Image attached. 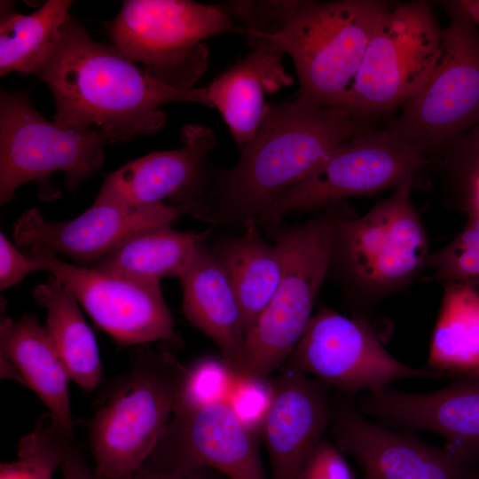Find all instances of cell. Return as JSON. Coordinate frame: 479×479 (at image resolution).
Masks as SVG:
<instances>
[{
  "label": "cell",
  "mask_w": 479,
  "mask_h": 479,
  "mask_svg": "<svg viewBox=\"0 0 479 479\" xmlns=\"http://www.w3.org/2000/svg\"><path fill=\"white\" fill-rule=\"evenodd\" d=\"M371 128L342 109L299 97L268 104L238 163L218 170L187 214L212 227L246 228L328 153Z\"/></svg>",
  "instance_id": "1"
},
{
  "label": "cell",
  "mask_w": 479,
  "mask_h": 479,
  "mask_svg": "<svg viewBox=\"0 0 479 479\" xmlns=\"http://www.w3.org/2000/svg\"><path fill=\"white\" fill-rule=\"evenodd\" d=\"M35 75L53 95L56 124L97 130L108 143L158 131L165 123L164 104L212 107L207 88L182 90L158 81L112 45L94 41L70 16Z\"/></svg>",
  "instance_id": "2"
},
{
  "label": "cell",
  "mask_w": 479,
  "mask_h": 479,
  "mask_svg": "<svg viewBox=\"0 0 479 479\" xmlns=\"http://www.w3.org/2000/svg\"><path fill=\"white\" fill-rule=\"evenodd\" d=\"M232 5L253 48L291 57L300 84L297 97L344 110L366 46L389 4L286 0Z\"/></svg>",
  "instance_id": "3"
},
{
  "label": "cell",
  "mask_w": 479,
  "mask_h": 479,
  "mask_svg": "<svg viewBox=\"0 0 479 479\" xmlns=\"http://www.w3.org/2000/svg\"><path fill=\"white\" fill-rule=\"evenodd\" d=\"M412 186L400 185L362 216L339 204L327 275L338 282L355 318L367 320L377 303L426 271L428 237Z\"/></svg>",
  "instance_id": "4"
},
{
  "label": "cell",
  "mask_w": 479,
  "mask_h": 479,
  "mask_svg": "<svg viewBox=\"0 0 479 479\" xmlns=\"http://www.w3.org/2000/svg\"><path fill=\"white\" fill-rule=\"evenodd\" d=\"M339 204L321 208L303 224L291 225L281 220L260 226L279 250L282 275L271 300L246 335L247 379L267 381L285 365L302 338L328 273Z\"/></svg>",
  "instance_id": "5"
},
{
  "label": "cell",
  "mask_w": 479,
  "mask_h": 479,
  "mask_svg": "<svg viewBox=\"0 0 479 479\" xmlns=\"http://www.w3.org/2000/svg\"><path fill=\"white\" fill-rule=\"evenodd\" d=\"M188 367L167 350L139 345L90 426L97 479H120L142 467L166 428Z\"/></svg>",
  "instance_id": "6"
},
{
  "label": "cell",
  "mask_w": 479,
  "mask_h": 479,
  "mask_svg": "<svg viewBox=\"0 0 479 479\" xmlns=\"http://www.w3.org/2000/svg\"><path fill=\"white\" fill-rule=\"evenodd\" d=\"M232 5V4H231ZM231 8L184 0H128L109 23L112 46L143 63L158 81L192 89L206 69L202 41L225 33H244Z\"/></svg>",
  "instance_id": "7"
},
{
  "label": "cell",
  "mask_w": 479,
  "mask_h": 479,
  "mask_svg": "<svg viewBox=\"0 0 479 479\" xmlns=\"http://www.w3.org/2000/svg\"><path fill=\"white\" fill-rule=\"evenodd\" d=\"M443 29L427 1L389 4L366 46L344 110L365 122L412 98L439 60Z\"/></svg>",
  "instance_id": "8"
},
{
  "label": "cell",
  "mask_w": 479,
  "mask_h": 479,
  "mask_svg": "<svg viewBox=\"0 0 479 479\" xmlns=\"http://www.w3.org/2000/svg\"><path fill=\"white\" fill-rule=\"evenodd\" d=\"M439 4L448 15L439 60L387 129L429 160L479 122V29L458 0Z\"/></svg>",
  "instance_id": "9"
},
{
  "label": "cell",
  "mask_w": 479,
  "mask_h": 479,
  "mask_svg": "<svg viewBox=\"0 0 479 479\" xmlns=\"http://www.w3.org/2000/svg\"><path fill=\"white\" fill-rule=\"evenodd\" d=\"M418 145L394 132L370 129L338 146L280 195L259 217V226L295 212L311 211L345 199L394 190L412 182L429 162Z\"/></svg>",
  "instance_id": "10"
},
{
  "label": "cell",
  "mask_w": 479,
  "mask_h": 479,
  "mask_svg": "<svg viewBox=\"0 0 479 479\" xmlns=\"http://www.w3.org/2000/svg\"><path fill=\"white\" fill-rule=\"evenodd\" d=\"M97 130H75L51 122L23 92L1 90L0 204L21 185L47 184L57 171L67 188H75L104 163V145Z\"/></svg>",
  "instance_id": "11"
},
{
  "label": "cell",
  "mask_w": 479,
  "mask_h": 479,
  "mask_svg": "<svg viewBox=\"0 0 479 479\" xmlns=\"http://www.w3.org/2000/svg\"><path fill=\"white\" fill-rule=\"evenodd\" d=\"M285 365L351 396L380 390L399 379L461 377L401 363L385 349L367 320L349 318L326 307L311 317Z\"/></svg>",
  "instance_id": "12"
},
{
  "label": "cell",
  "mask_w": 479,
  "mask_h": 479,
  "mask_svg": "<svg viewBox=\"0 0 479 479\" xmlns=\"http://www.w3.org/2000/svg\"><path fill=\"white\" fill-rule=\"evenodd\" d=\"M143 467L166 473L209 468L229 479H268L255 432L224 399L175 405Z\"/></svg>",
  "instance_id": "13"
},
{
  "label": "cell",
  "mask_w": 479,
  "mask_h": 479,
  "mask_svg": "<svg viewBox=\"0 0 479 479\" xmlns=\"http://www.w3.org/2000/svg\"><path fill=\"white\" fill-rule=\"evenodd\" d=\"M329 432L336 447L350 455L365 479H479V466L447 445L421 440L413 429L383 426L363 414L355 397L332 401Z\"/></svg>",
  "instance_id": "14"
},
{
  "label": "cell",
  "mask_w": 479,
  "mask_h": 479,
  "mask_svg": "<svg viewBox=\"0 0 479 479\" xmlns=\"http://www.w3.org/2000/svg\"><path fill=\"white\" fill-rule=\"evenodd\" d=\"M35 271H46L72 293L92 320L122 344L175 342L174 318L160 282L128 279L43 253H28Z\"/></svg>",
  "instance_id": "15"
},
{
  "label": "cell",
  "mask_w": 479,
  "mask_h": 479,
  "mask_svg": "<svg viewBox=\"0 0 479 479\" xmlns=\"http://www.w3.org/2000/svg\"><path fill=\"white\" fill-rule=\"evenodd\" d=\"M183 215H187L185 205L160 203L134 208L94 200L74 219L52 222L32 208L14 223L12 237L27 253L61 255L86 266L108 255L133 233L171 224Z\"/></svg>",
  "instance_id": "16"
},
{
  "label": "cell",
  "mask_w": 479,
  "mask_h": 479,
  "mask_svg": "<svg viewBox=\"0 0 479 479\" xmlns=\"http://www.w3.org/2000/svg\"><path fill=\"white\" fill-rule=\"evenodd\" d=\"M355 402L363 414L383 426L436 433L459 456L479 463V376H461L425 394L387 386L361 393Z\"/></svg>",
  "instance_id": "17"
},
{
  "label": "cell",
  "mask_w": 479,
  "mask_h": 479,
  "mask_svg": "<svg viewBox=\"0 0 479 479\" xmlns=\"http://www.w3.org/2000/svg\"><path fill=\"white\" fill-rule=\"evenodd\" d=\"M271 381V400L261 430L271 479H297L325 439L331 422L330 388L293 367Z\"/></svg>",
  "instance_id": "18"
},
{
  "label": "cell",
  "mask_w": 479,
  "mask_h": 479,
  "mask_svg": "<svg viewBox=\"0 0 479 479\" xmlns=\"http://www.w3.org/2000/svg\"><path fill=\"white\" fill-rule=\"evenodd\" d=\"M181 142L178 149L153 152L109 173L95 200L135 208L163 203L165 199L182 205L201 196L215 134L208 127L188 124L182 128Z\"/></svg>",
  "instance_id": "19"
},
{
  "label": "cell",
  "mask_w": 479,
  "mask_h": 479,
  "mask_svg": "<svg viewBox=\"0 0 479 479\" xmlns=\"http://www.w3.org/2000/svg\"><path fill=\"white\" fill-rule=\"evenodd\" d=\"M207 240L193 249L179 279L187 320L219 348L221 359L235 379H247L246 334L241 311Z\"/></svg>",
  "instance_id": "20"
},
{
  "label": "cell",
  "mask_w": 479,
  "mask_h": 479,
  "mask_svg": "<svg viewBox=\"0 0 479 479\" xmlns=\"http://www.w3.org/2000/svg\"><path fill=\"white\" fill-rule=\"evenodd\" d=\"M0 350L1 356L19 370L26 386L36 393L63 430L74 436L68 394L71 378L45 326L33 315H25L19 320L2 317Z\"/></svg>",
  "instance_id": "21"
},
{
  "label": "cell",
  "mask_w": 479,
  "mask_h": 479,
  "mask_svg": "<svg viewBox=\"0 0 479 479\" xmlns=\"http://www.w3.org/2000/svg\"><path fill=\"white\" fill-rule=\"evenodd\" d=\"M208 247L235 294L247 335L279 284L282 275L279 250L262 236L256 223L247 226L241 234L217 237Z\"/></svg>",
  "instance_id": "22"
},
{
  "label": "cell",
  "mask_w": 479,
  "mask_h": 479,
  "mask_svg": "<svg viewBox=\"0 0 479 479\" xmlns=\"http://www.w3.org/2000/svg\"><path fill=\"white\" fill-rule=\"evenodd\" d=\"M280 59L281 55L254 48L207 87L212 107L218 109L240 148L253 138L263 118L264 93L292 82Z\"/></svg>",
  "instance_id": "23"
},
{
  "label": "cell",
  "mask_w": 479,
  "mask_h": 479,
  "mask_svg": "<svg viewBox=\"0 0 479 479\" xmlns=\"http://www.w3.org/2000/svg\"><path fill=\"white\" fill-rule=\"evenodd\" d=\"M33 296L46 310L45 328L71 380L92 391L101 381L102 366L96 338L79 302L53 275L35 287Z\"/></svg>",
  "instance_id": "24"
},
{
  "label": "cell",
  "mask_w": 479,
  "mask_h": 479,
  "mask_svg": "<svg viewBox=\"0 0 479 479\" xmlns=\"http://www.w3.org/2000/svg\"><path fill=\"white\" fill-rule=\"evenodd\" d=\"M213 228L203 232H179L169 224L145 228L128 237L92 267L143 281L179 278L195 247L209 238Z\"/></svg>",
  "instance_id": "25"
},
{
  "label": "cell",
  "mask_w": 479,
  "mask_h": 479,
  "mask_svg": "<svg viewBox=\"0 0 479 479\" xmlns=\"http://www.w3.org/2000/svg\"><path fill=\"white\" fill-rule=\"evenodd\" d=\"M430 343L428 367L479 376V292L447 282Z\"/></svg>",
  "instance_id": "26"
},
{
  "label": "cell",
  "mask_w": 479,
  "mask_h": 479,
  "mask_svg": "<svg viewBox=\"0 0 479 479\" xmlns=\"http://www.w3.org/2000/svg\"><path fill=\"white\" fill-rule=\"evenodd\" d=\"M71 4L69 0H49L32 14L7 12L1 15V76L12 71L35 74L58 40Z\"/></svg>",
  "instance_id": "27"
},
{
  "label": "cell",
  "mask_w": 479,
  "mask_h": 479,
  "mask_svg": "<svg viewBox=\"0 0 479 479\" xmlns=\"http://www.w3.org/2000/svg\"><path fill=\"white\" fill-rule=\"evenodd\" d=\"M74 439L50 412H44L35 429L20 440L17 459L1 463L0 479H52Z\"/></svg>",
  "instance_id": "28"
},
{
  "label": "cell",
  "mask_w": 479,
  "mask_h": 479,
  "mask_svg": "<svg viewBox=\"0 0 479 479\" xmlns=\"http://www.w3.org/2000/svg\"><path fill=\"white\" fill-rule=\"evenodd\" d=\"M423 280L455 282L479 292V217H469L464 229L445 247L431 254Z\"/></svg>",
  "instance_id": "29"
},
{
  "label": "cell",
  "mask_w": 479,
  "mask_h": 479,
  "mask_svg": "<svg viewBox=\"0 0 479 479\" xmlns=\"http://www.w3.org/2000/svg\"><path fill=\"white\" fill-rule=\"evenodd\" d=\"M234 377L223 361L203 359L188 367L183 390L175 405H197L227 399Z\"/></svg>",
  "instance_id": "30"
},
{
  "label": "cell",
  "mask_w": 479,
  "mask_h": 479,
  "mask_svg": "<svg viewBox=\"0 0 479 479\" xmlns=\"http://www.w3.org/2000/svg\"><path fill=\"white\" fill-rule=\"evenodd\" d=\"M440 163L451 193L479 177V122L444 150Z\"/></svg>",
  "instance_id": "31"
},
{
  "label": "cell",
  "mask_w": 479,
  "mask_h": 479,
  "mask_svg": "<svg viewBox=\"0 0 479 479\" xmlns=\"http://www.w3.org/2000/svg\"><path fill=\"white\" fill-rule=\"evenodd\" d=\"M226 400L240 420L255 432L261 428L270 404V383L266 381L234 378Z\"/></svg>",
  "instance_id": "32"
},
{
  "label": "cell",
  "mask_w": 479,
  "mask_h": 479,
  "mask_svg": "<svg viewBox=\"0 0 479 479\" xmlns=\"http://www.w3.org/2000/svg\"><path fill=\"white\" fill-rule=\"evenodd\" d=\"M28 254L20 252L0 233V289L5 290L20 282L29 272L35 271Z\"/></svg>",
  "instance_id": "33"
},
{
  "label": "cell",
  "mask_w": 479,
  "mask_h": 479,
  "mask_svg": "<svg viewBox=\"0 0 479 479\" xmlns=\"http://www.w3.org/2000/svg\"><path fill=\"white\" fill-rule=\"evenodd\" d=\"M120 479H229L217 471L209 468H200L185 473H166L153 470L145 467Z\"/></svg>",
  "instance_id": "34"
},
{
  "label": "cell",
  "mask_w": 479,
  "mask_h": 479,
  "mask_svg": "<svg viewBox=\"0 0 479 479\" xmlns=\"http://www.w3.org/2000/svg\"><path fill=\"white\" fill-rule=\"evenodd\" d=\"M63 479H97L83 455L72 440L61 463Z\"/></svg>",
  "instance_id": "35"
},
{
  "label": "cell",
  "mask_w": 479,
  "mask_h": 479,
  "mask_svg": "<svg viewBox=\"0 0 479 479\" xmlns=\"http://www.w3.org/2000/svg\"><path fill=\"white\" fill-rule=\"evenodd\" d=\"M479 29V0H458Z\"/></svg>",
  "instance_id": "36"
},
{
  "label": "cell",
  "mask_w": 479,
  "mask_h": 479,
  "mask_svg": "<svg viewBox=\"0 0 479 479\" xmlns=\"http://www.w3.org/2000/svg\"><path fill=\"white\" fill-rule=\"evenodd\" d=\"M297 479H328L309 459Z\"/></svg>",
  "instance_id": "37"
}]
</instances>
